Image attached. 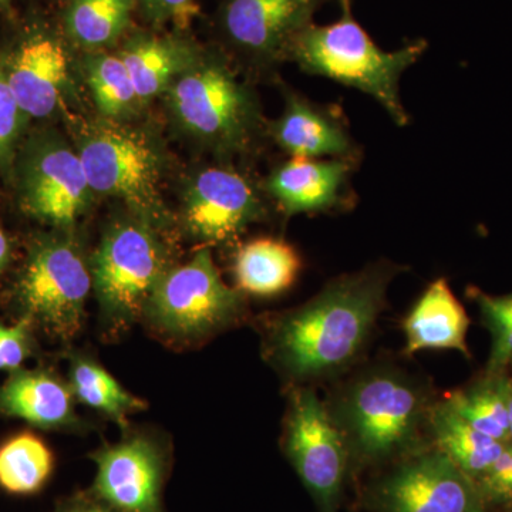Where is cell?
Wrapping results in <instances>:
<instances>
[{"label":"cell","instance_id":"1","mask_svg":"<svg viewBox=\"0 0 512 512\" xmlns=\"http://www.w3.org/2000/svg\"><path fill=\"white\" fill-rule=\"evenodd\" d=\"M399 272L392 262H375L333 279L311 301L276 316L265 339L272 365L295 383L348 370L365 352L387 288Z\"/></svg>","mask_w":512,"mask_h":512},{"label":"cell","instance_id":"2","mask_svg":"<svg viewBox=\"0 0 512 512\" xmlns=\"http://www.w3.org/2000/svg\"><path fill=\"white\" fill-rule=\"evenodd\" d=\"M163 97L175 126L218 161L252 158L268 141L258 94L222 49L202 47Z\"/></svg>","mask_w":512,"mask_h":512},{"label":"cell","instance_id":"3","mask_svg":"<svg viewBox=\"0 0 512 512\" xmlns=\"http://www.w3.org/2000/svg\"><path fill=\"white\" fill-rule=\"evenodd\" d=\"M326 407L349 456L365 463L416 450L433 410L426 387L389 366L360 373Z\"/></svg>","mask_w":512,"mask_h":512},{"label":"cell","instance_id":"4","mask_svg":"<svg viewBox=\"0 0 512 512\" xmlns=\"http://www.w3.org/2000/svg\"><path fill=\"white\" fill-rule=\"evenodd\" d=\"M76 150L90 187L113 198L128 214L173 232L175 217L164 200L167 153L158 137L130 121H84L77 130Z\"/></svg>","mask_w":512,"mask_h":512},{"label":"cell","instance_id":"5","mask_svg":"<svg viewBox=\"0 0 512 512\" xmlns=\"http://www.w3.org/2000/svg\"><path fill=\"white\" fill-rule=\"evenodd\" d=\"M429 43L412 40L399 50L386 52L373 42L352 10L332 25L312 23L293 40L288 62L302 72L326 77L369 94L387 111L397 126H409L410 116L400 97V79L426 53Z\"/></svg>","mask_w":512,"mask_h":512},{"label":"cell","instance_id":"6","mask_svg":"<svg viewBox=\"0 0 512 512\" xmlns=\"http://www.w3.org/2000/svg\"><path fill=\"white\" fill-rule=\"evenodd\" d=\"M92 289V264L76 232L53 229L30 241L10 289V303L33 329L67 342L83 328Z\"/></svg>","mask_w":512,"mask_h":512},{"label":"cell","instance_id":"7","mask_svg":"<svg viewBox=\"0 0 512 512\" xmlns=\"http://www.w3.org/2000/svg\"><path fill=\"white\" fill-rule=\"evenodd\" d=\"M170 235L131 214L104 231L90 264L101 318L110 328L143 318L148 299L174 266Z\"/></svg>","mask_w":512,"mask_h":512},{"label":"cell","instance_id":"8","mask_svg":"<svg viewBox=\"0 0 512 512\" xmlns=\"http://www.w3.org/2000/svg\"><path fill=\"white\" fill-rule=\"evenodd\" d=\"M244 293L222 281L210 248L174 265L148 299L143 318L173 342H198L244 316Z\"/></svg>","mask_w":512,"mask_h":512},{"label":"cell","instance_id":"9","mask_svg":"<svg viewBox=\"0 0 512 512\" xmlns=\"http://www.w3.org/2000/svg\"><path fill=\"white\" fill-rule=\"evenodd\" d=\"M269 204L262 181L234 163L218 161L195 171L185 183L180 227L204 247H227L269 217Z\"/></svg>","mask_w":512,"mask_h":512},{"label":"cell","instance_id":"10","mask_svg":"<svg viewBox=\"0 0 512 512\" xmlns=\"http://www.w3.org/2000/svg\"><path fill=\"white\" fill-rule=\"evenodd\" d=\"M15 173L22 211L53 229L76 228L96 197L76 148L56 133L30 138Z\"/></svg>","mask_w":512,"mask_h":512},{"label":"cell","instance_id":"11","mask_svg":"<svg viewBox=\"0 0 512 512\" xmlns=\"http://www.w3.org/2000/svg\"><path fill=\"white\" fill-rule=\"evenodd\" d=\"M328 0H222L217 13L222 50L235 66L272 76L288 62L293 40Z\"/></svg>","mask_w":512,"mask_h":512},{"label":"cell","instance_id":"12","mask_svg":"<svg viewBox=\"0 0 512 512\" xmlns=\"http://www.w3.org/2000/svg\"><path fill=\"white\" fill-rule=\"evenodd\" d=\"M284 450L322 512H336L348 448L328 407L311 389H296L289 400Z\"/></svg>","mask_w":512,"mask_h":512},{"label":"cell","instance_id":"13","mask_svg":"<svg viewBox=\"0 0 512 512\" xmlns=\"http://www.w3.org/2000/svg\"><path fill=\"white\" fill-rule=\"evenodd\" d=\"M97 473L90 493L117 512H164L168 454L157 437L131 433L94 451Z\"/></svg>","mask_w":512,"mask_h":512},{"label":"cell","instance_id":"14","mask_svg":"<svg viewBox=\"0 0 512 512\" xmlns=\"http://www.w3.org/2000/svg\"><path fill=\"white\" fill-rule=\"evenodd\" d=\"M382 512H484L476 481L440 450L417 454L372 493Z\"/></svg>","mask_w":512,"mask_h":512},{"label":"cell","instance_id":"15","mask_svg":"<svg viewBox=\"0 0 512 512\" xmlns=\"http://www.w3.org/2000/svg\"><path fill=\"white\" fill-rule=\"evenodd\" d=\"M0 59L10 90L28 119L55 116L72 84V60L62 37L33 29Z\"/></svg>","mask_w":512,"mask_h":512},{"label":"cell","instance_id":"16","mask_svg":"<svg viewBox=\"0 0 512 512\" xmlns=\"http://www.w3.org/2000/svg\"><path fill=\"white\" fill-rule=\"evenodd\" d=\"M357 167L359 161L342 158L289 157L272 168L262 185L286 218L345 212L356 204L352 177Z\"/></svg>","mask_w":512,"mask_h":512},{"label":"cell","instance_id":"17","mask_svg":"<svg viewBox=\"0 0 512 512\" xmlns=\"http://www.w3.org/2000/svg\"><path fill=\"white\" fill-rule=\"evenodd\" d=\"M285 106L281 116L268 121V140L288 157L362 160V148L350 131L338 104L318 103L281 83Z\"/></svg>","mask_w":512,"mask_h":512},{"label":"cell","instance_id":"18","mask_svg":"<svg viewBox=\"0 0 512 512\" xmlns=\"http://www.w3.org/2000/svg\"><path fill=\"white\" fill-rule=\"evenodd\" d=\"M201 52V46L180 32H134L124 37L117 55L126 64L144 107L163 97Z\"/></svg>","mask_w":512,"mask_h":512},{"label":"cell","instance_id":"19","mask_svg":"<svg viewBox=\"0 0 512 512\" xmlns=\"http://www.w3.org/2000/svg\"><path fill=\"white\" fill-rule=\"evenodd\" d=\"M0 413L43 430H79L70 384L47 369H18L0 384Z\"/></svg>","mask_w":512,"mask_h":512},{"label":"cell","instance_id":"20","mask_svg":"<svg viewBox=\"0 0 512 512\" xmlns=\"http://www.w3.org/2000/svg\"><path fill=\"white\" fill-rule=\"evenodd\" d=\"M468 326L470 319L446 279H437L404 319V353L413 355L424 349H453L468 357Z\"/></svg>","mask_w":512,"mask_h":512},{"label":"cell","instance_id":"21","mask_svg":"<svg viewBox=\"0 0 512 512\" xmlns=\"http://www.w3.org/2000/svg\"><path fill=\"white\" fill-rule=\"evenodd\" d=\"M301 269V256L282 239L256 238L241 245L234 258L237 289L258 298H274L288 291Z\"/></svg>","mask_w":512,"mask_h":512},{"label":"cell","instance_id":"22","mask_svg":"<svg viewBox=\"0 0 512 512\" xmlns=\"http://www.w3.org/2000/svg\"><path fill=\"white\" fill-rule=\"evenodd\" d=\"M136 12L134 0H70L63 15L66 39L86 53L123 42Z\"/></svg>","mask_w":512,"mask_h":512},{"label":"cell","instance_id":"23","mask_svg":"<svg viewBox=\"0 0 512 512\" xmlns=\"http://www.w3.org/2000/svg\"><path fill=\"white\" fill-rule=\"evenodd\" d=\"M429 426L437 450L446 454L468 477L483 476L503 453L505 444L485 436L461 419L446 402L436 404L431 410Z\"/></svg>","mask_w":512,"mask_h":512},{"label":"cell","instance_id":"24","mask_svg":"<svg viewBox=\"0 0 512 512\" xmlns=\"http://www.w3.org/2000/svg\"><path fill=\"white\" fill-rule=\"evenodd\" d=\"M70 389L74 399L92 407L126 429L128 417L143 412L147 403L126 389L92 357L77 355L70 362Z\"/></svg>","mask_w":512,"mask_h":512},{"label":"cell","instance_id":"25","mask_svg":"<svg viewBox=\"0 0 512 512\" xmlns=\"http://www.w3.org/2000/svg\"><path fill=\"white\" fill-rule=\"evenodd\" d=\"M84 74L103 119L130 121L143 107L126 64L117 52L87 53Z\"/></svg>","mask_w":512,"mask_h":512},{"label":"cell","instance_id":"26","mask_svg":"<svg viewBox=\"0 0 512 512\" xmlns=\"http://www.w3.org/2000/svg\"><path fill=\"white\" fill-rule=\"evenodd\" d=\"M53 470L55 456L35 434H18L0 446V488L9 494L37 493L45 487Z\"/></svg>","mask_w":512,"mask_h":512},{"label":"cell","instance_id":"27","mask_svg":"<svg viewBox=\"0 0 512 512\" xmlns=\"http://www.w3.org/2000/svg\"><path fill=\"white\" fill-rule=\"evenodd\" d=\"M507 383V377L501 373L488 375L473 386L451 394L447 403L480 433L500 443H510Z\"/></svg>","mask_w":512,"mask_h":512},{"label":"cell","instance_id":"28","mask_svg":"<svg viewBox=\"0 0 512 512\" xmlns=\"http://www.w3.org/2000/svg\"><path fill=\"white\" fill-rule=\"evenodd\" d=\"M28 116L20 109L10 90L0 59V173L12 177L18 146Z\"/></svg>","mask_w":512,"mask_h":512},{"label":"cell","instance_id":"29","mask_svg":"<svg viewBox=\"0 0 512 512\" xmlns=\"http://www.w3.org/2000/svg\"><path fill=\"white\" fill-rule=\"evenodd\" d=\"M136 10L154 29L187 30L200 13L198 0H134Z\"/></svg>","mask_w":512,"mask_h":512},{"label":"cell","instance_id":"30","mask_svg":"<svg viewBox=\"0 0 512 512\" xmlns=\"http://www.w3.org/2000/svg\"><path fill=\"white\" fill-rule=\"evenodd\" d=\"M33 330V326L25 319H18L12 326L0 323V370L15 372L32 356L35 346Z\"/></svg>","mask_w":512,"mask_h":512},{"label":"cell","instance_id":"31","mask_svg":"<svg viewBox=\"0 0 512 512\" xmlns=\"http://www.w3.org/2000/svg\"><path fill=\"white\" fill-rule=\"evenodd\" d=\"M476 484L484 503H512V443L505 444L503 453Z\"/></svg>","mask_w":512,"mask_h":512},{"label":"cell","instance_id":"32","mask_svg":"<svg viewBox=\"0 0 512 512\" xmlns=\"http://www.w3.org/2000/svg\"><path fill=\"white\" fill-rule=\"evenodd\" d=\"M493 335V348L488 360V373L497 375L512 362V328L505 325H487Z\"/></svg>","mask_w":512,"mask_h":512},{"label":"cell","instance_id":"33","mask_svg":"<svg viewBox=\"0 0 512 512\" xmlns=\"http://www.w3.org/2000/svg\"><path fill=\"white\" fill-rule=\"evenodd\" d=\"M474 298L480 305L485 325H505L512 328V293L505 296H490L476 291Z\"/></svg>","mask_w":512,"mask_h":512},{"label":"cell","instance_id":"34","mask_svg":"<svg viewBox=\"0 0 512 512\" xmlns=\"http://www.w3.org/2000/svg\"><path fill=\"white\" fill-rule=\"evenodd\" d=\"M56 512H117L92 493L79 494L60 505Z\"/></svg>","mask_w":512,"mask_h":512},{"label":"cell","instance_id":"35","mask_svg":"<svg viewBox=\"0 0 512 512\" xmlns=\"http://www.w3.org/2000/svg\"><path fill=\"white\" fill-rule=\"evenodd\" d=\"M13 247L12 241L8 237L3 228L0 227V275L8 269L10 262H12Z\"/></svg>","mask_w":512,"mask_h":512},{"label":"cell","instance_id":"36","mask_svg":"<svg viewBox=\"0 0 512 512\" xmlns=\"http://www.w3.org/2000/svg\"><path fill=\"white\" fill-rule=\"evenodd\" d=\"M507 404L508 421H510V441L512 443V379H508L507 383Z\"/></svg>","mask_w":512,"mask_h":512},{"label":"cell","instance_id":"37","mask_svg":"<svg viewBox=\"0 0 512 512\" xmlns=\"http://www.w3.org/2000/svg\"><path fill=\"white\" fill-rule=\"evenodd\" d=\"M339 3L340 8H342L343 12H349L352 10V2L353 0H336Z\"/></svg>","mask_w":512,"mask_h":512},{"label":"cell","instance_id":"38","mask_svg":"<svg viewBox=\"0 0 512 512\" xmlns=\"http://www.w3.org/2000/svg\"><path fill=\"white\" fill-rule=\"evenodd\" d=\"M12 0H0V10L8 9Z\"/></svg>","mask_w":512,"mask_h":512}]
</instances>
